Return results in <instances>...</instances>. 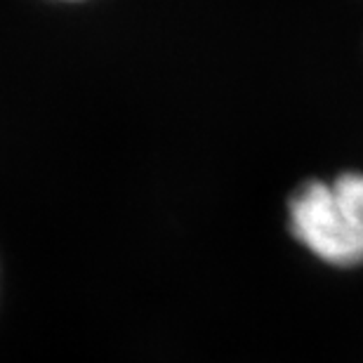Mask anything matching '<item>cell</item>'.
I'll list each match as a JSON object with an SVG mask.
<instances>
[{"label": "cell", "mask_w": 363, "mask_h": 363, "mask_svg": "<svg viewBox=\"0 0 363 363\" xmlns=\"http://www.w3.org/2000/svg\"><path fill=\"white\" fill-rule=\"evenodd\" d=\"M288 229L316 259L352 269L363 264V172L302 182L288 199Z\"/></svg>", "instance_id": "cell-1"}]
</instances>
